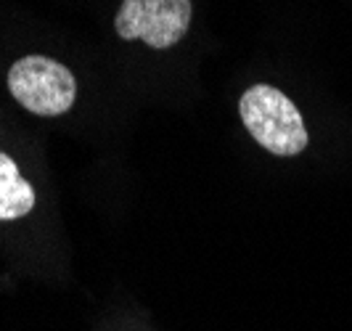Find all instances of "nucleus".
Here are the masks:
<instances>
[{
    "label": "nucleus",
    "instance_id": "2",
    "mask_svg": "<svg viewBox=\"0 0 352 331\" xmlns=\"http://www.w3.org/2000/svg\"><path fill=\"white\" fill-rule=\"evenodd\" d=\"M8 90L37 117H61L77 98V83L64 64L48 56H24L8 70Z\"/></svg>",
    "mask_w": 352,
    "mask_h": 331
},
{
    "label": "nucleus",
    "instance_id": "4",
    "mask_svg": "<svg viewBox=\"0 0 352 331\" xmlns=\"http://www.w3.org/2000/svg\"><path fill=\"white\" fill-rule=\"evenodd\" d=\"M35 207V191L21 178L16 162L0 151V220H19Z\"/></svg>",
    "mask_w": 352,
    "mask_h": 331
},
{
    "label": "nucleus",
    "instance_id": "3",
    "mask_svg": "<svg viewBox=\"0 0 352 331\" xmlns=\"http://www.w3.org/2000/svg\"><path fill=\"white\" fill-rule=\"evenodd\" d=\"M194 17L191 0H122L114 30L122 40H143L148 48H173L177 45Z\"/></svg>",
    "mask_w": 352,
    "mask_h": 331
},
{
    "label": "nucleus",
    "instance_id": "1",
    "mask_svg": "<svg viewBox=\"0 0 352 331\" xmlns=\"http://www.w3.org/2000/svg\"><path fill=\"white\" fill-rule=\"evenodd\" d=\"M241 122L249 136L276 157H297L307 149V127L300 109L278 87L252 85L239 101Z\"/></svg>",
    "mask_w": 352,
    "mask_h": 331
}]
</instances>
